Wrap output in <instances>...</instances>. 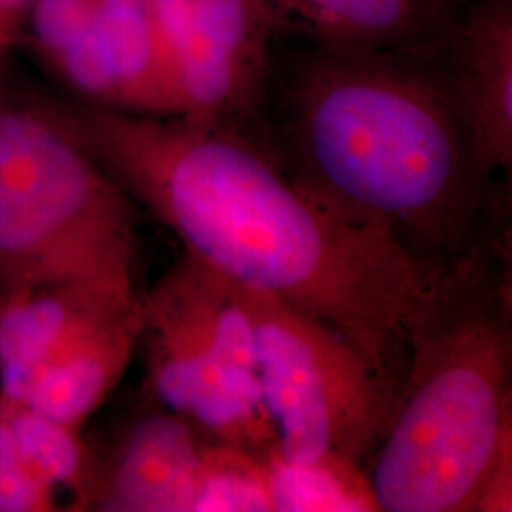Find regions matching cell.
Instances as JSON below:
<instances>
[{
	"mask_svg": "<svg viewBox=\"0 0 512 512\" xmlns=\"http://www.w3.org/2000/svg\"><path fill=\"white\" fill-rule=\"evenodd\" d=\"M126 190L38 107L0 90V298L92 281L135 287Z\"/></svg>",
	"mask_w": 512,
	"mask_h": 512,
	"instance_id": "4",
	"label": "cell"
},
{
	"mask_svg": "<svg viewBox=\"0 0 512 512\" xmlns=\"http://www.w3.org/2000/svg\"><path fill=\"white\" fill-rule=\"evenodd\" d=\"M243 294L277 452L291 461L338 456L361 465L389 429L401 380L327 323L270 294L247 287Z\"/></svg>",
	"mask_w": 512,
	"mask_h": 512,
	"instance_id": "6",
	"label": "cell"
},
{
	"mask_svg": "<svg viewBox=\"0 0 512 512\" xmlns=\"http://www.w3.org/2000/svg\"><path fill=\"white\" fill-rule=\"evenodd\" d=\"M38 107L186 253L342 332L403 384L408 332L446 264L332 213L226 124Z\"/></svg>",
	"mask_w": 512,
	"mask_h": 512,
	"instance_id": "1",
	"label": "cell"
},
{
	"mask_svg": "<svg viewBox=\"0 0 512 512\" xmlns=\"http://www.w3.org/2000/svg\"><path fill=\"white\" fill-rule=\"evenodd\" d=\"M0 406L23 456L57 492L73 494L74 509H88L95 463L80 439V429L18 401L0 397Z\"/></svg>",
	"mask_w": 512,
	"mask_h": 512,
	"instance_id": "15",
	"label": "cell"
},
{
	"mask_svg": "<svg viewBox=\"0 0 512 512\" xmlns=\"http://www.w3.org/2000/svg\"><path fill=\"white\" fill-rule=\"evenodd\" d=\"M179 116L226 124L253 109L275 21L260 0H154Z\"/></svg>",
	"mask_w": 512,
	"mask_h": 512,
	"instance_id": "7",
	"label": "cell"
},
{
	"mask_svg": "<svg viewBox=\"0 0 512 512\" xmlns=\"http://www.w3.org/2000/svg\"><path fill=\"white\" fill-rule=\"evenodd\" d=\"M509 511H512V442H507L497 454L475 503V512Z\"/></svg>",
	"mask_w": 512,
	"mask_h": 512,
	"instance_id": "18",
	"label": "cell"
},
{
	"mask_svg": "<svg viewBox=\"0 0 512 512\" xmlns=\"http://www.w3.org/2000/svg\"><path fill=\"white\" fill-rule=\"evenodd\" d=\"M93 38L112 88V110L179 116L154 0H88Z\"/></svg>",
	"mask_w": 512,
	"mask_h": 512,
	"instance_id": "11",
	"label": "cell"
},
{
	"mask_svg": "<svg viewBox=\"0 0 512 512\" xmlns=\"http://www.w3.org/2000/svg\"><path fill=\"white\" fill-rule=\"evenodd\" d=\"M190 512H274L264 454L219 440L203 444Z\"/></svg>",
	"mask_w": 512,
	"mask_h": 512,
	"instance_id": "16",
	"label": "cell"
},
{
	"mask_svg": "<svg viewBox=\"0 0 512 512\" xmlns=\"http://www.w3.org/2000/svg\"><path fill=\"white\" fill-rule=\"evenodd\" d=\"M31 0H0V65L25 21Z\"/></svg>",
	"mask_w": 512,
	"mask_h": 512,
	"instance_id": "19",
	"label": "cell"
},
{
	"mask_svg": "<svg viewBox=\"0 0 512 512\" xmlns=\"http://www.w3.org/2000/svg\"><path fill=\"white\" fill-rule=\"evenodd\" d=\"M293 179L332 213L448 264L473 247L484 177L448 88L330 50L293 97Z\"/></svg>",
	"mask_w": 512,
	"mask_h": 512,
	"instance_id": "2",
	"label": "cell"
},
{
	"mask_svg": "<svg viewBox=\"0 0 512 512\" xmlns=\"http://www.w3.org/2000/svg\"><path fill=\"white\" fill-rule=\"evenodd\" d=\"M277 23H294L342 52L376 48L412 37L433 0H260Z\"/></svg>",
	"mask_w": 512,
	"mask_h": 512,
	"instance_id": "13",
	"label": "cell"
},
{
	"mask_svg": "<svg viewBox=\"0 0 512 512\" xmlns=\"http://www.w3.org/2000/svg\"><path fill=\"white\" fill-rule=\"evenodd\" d=\"M509 277L484 249L446 264L408 332L393 420L368 475L380 511H475L512 442Z\"/></svg>",
	"mask_w": 512,
	"mask_h": 512,
	"instance_id": "3",
	"label": "cell"
},
{
	"mask_svg": "<svg viewBox=\"0 0 512 512\" xmlns=\"http://www.w3.org/2000/svg\"><path fill=\"white\" fill-rule=\"evenodd\" d=\"M203 444L171 410L137 421L105 463H95L88 509L190 512Z\"/></svg>",
	"mask_w": 512,
	"mask_h": 512,
	"instance_id": "9",
	"label": "cell"
},
{
	"mask_svg": "<svg viewBox=\"0 0 512 512\" xmlns=\"http://www.w3.org/2000/svg\"><path fill=\"white\" fill-rule=\"evenodd\" d=\"M139 300L135 287L92 281L0 298V397L21 401L42 368Z\"/></svg>",
	"mask_w": 512,
	"mask_h": 512,
	"instance_id": "8",
	"label": "cell"
},
{
	"mask_svg": "<svg viewBox=\"0 0 512 512\" xmlns=\"http://www.w3.org/2000/svg\"><path fill=\"white\" fill-rule=\"evenodd\" d=\"M57 490L23 456L0 406V512L59 511Z\"/></svg>",
	"mask_w": 512,
	"mask_h": 512,
	"instance_id": "17",
	"label": "cell"
},
{
	"mask_svg": "<svg viewBox=\"0 0 512 512\" xmlns=\"http://www.w3.org/2000/svg\"><path fill=\"white\" fill-rule=\"evenodd\" d=\"M266 469L274 512H376L378 499L359 463L338 456L291 461L272 446Z\"/></svg>",
	"mask_w": 512,
	"mask_h": 512,
	"instance_id": "14",
	"label": "cell"
},
{
	"mask_svg": "<svg viewBox=\"0 0 512 512\" xmlns=\"http://www.w3.org/2000/svg\"><path fill=\"white\" fill-rule=\"evenodd\" d=\"M141 330L139 300L137 306L93 330L40 370L18 403L80 429L128 370L141 344Z\"/></svg>",
	"mask_w": 512,
	"mask_h": 512,
	"instance_id": "12",
	"label": "cell"
},
{
	"mask_svg": "<svg viewBox=\"0 0 512 512\" xmlns=\"http://www.w3.org/2000/svg\"><path fill=\"white\" fill-rule=\"evenodd\" d=\"M448 88L484 179L512 167V8L499 0L469 19Z\"/></svg>",
	"mask_w": 512,
	"mask_h": 512,
	"instance_id": "10",
	"label": "cell"
},
{
	"mask_svg": "<svg viewBox=\"0 0 512 512\" xmlns=\"http://www.w3.org/2000/svg\"><path fill=\"white\" fill-rule=\"evenodd\" d=\"M148 380L167 410L226 444L275 446L243 287L190 253L141 294Z\"/></svg>",
	"mask_w": 512,
	"mask_h": 512,
	"instance_id": "5",
	"label": "cell"
}]
</instances>
